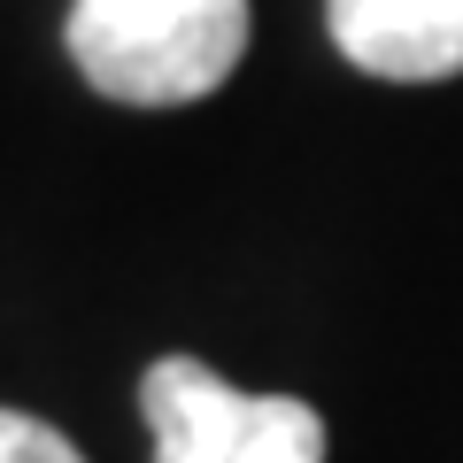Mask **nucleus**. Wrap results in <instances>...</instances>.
<instances>
[{"label":"nucleus","instance_id":"obj_1","mask_svg":"<svg viewBox=\"0 0 463 463\" xmlns=\"http://www.w3.org/2000/svg\"><path fill=\"white\" fill-rule=\"evenodd\" d=\"M62 47L100 100L185 109L248 54V0H70Z\"/></svg>","mask_w":463,"mask_h":463},{"label":"nucleus","instance_id":"obj_2","mask_svg":"<svg viewBox=\"0 0 463 463\" xmlns=\"http://www.w3.org/2000/svg\"><path fill=\"white\" fill-rule=\"evenodd\" d=\"M155 463H325V417L294 394H240L194 355H163L139 379Z\"/></svg>","mask_w":463,"mask_h":463},{"label":"nucleus","instance_id":"obj_3","mask_svg":"<svg viewBox=\"0 0 463 463\" xmlns=\"http://www.w3.org/2000/svg\"><path fill=\"white\" fill-rule=\"evenodd\" d=\"M332 47L371 78H463V0H325Z\"/></svg>","mask_w":463,"mask_h":463},{"label":"nucleus","instance_id":"obj_4","mask_svg":"<svg viewBox=\"0 0 463 463\" xmlns=\"http://www.w3.org/2000/svg\"><path fill=\"white\" fill-rule=\"evenodd\" d=\"M0 463H85V456L54 425H39L24 410H0Z\"/></svg>","mask_w":463,"mask_h":463}]
</instances>
